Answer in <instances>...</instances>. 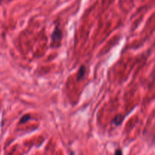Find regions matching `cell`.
Segmentation results:
<instances>
[{
  "label": "cell",
  "mask_w": 155,
  "mask_h": 155,
  "mask_svg": "<svg viewBox=\"0 0 155 155\" xmlns=\"http://www.w3.org/2000/svg\"><path fill=\"white\" fill-rule=\"evenodd\" d=\"M62 37V32L60 28L56 27L54 28V31H53L52 35H51V40H52V43H57L61 40Z\"/></svg>",
  "instance_id": "6da1fadb"
},
{
  "label": "cell",
  "mask_w": 155,
  "mask_h": 155,
  "mask_svg": "<svg viewBox=\"0 0 155 155\" xmlns=\"http://www.w3.org/2000/svg\"><path fill=\"white\" fill-rule=\"evenodd\" d=\"M2 0H0V2H2Z\"/></svg>",
  "instance_id": "52a82bcc"
},
{
  "label": "cell",
  "mask_w": 155,
  "mask_h": 155,
  "mask_svg": "<svg viewBox=\"0 0 155 155\" xmlns=\"http://www.w3.org/2000/svg\"><path fill=\"white\" fill-rule=\"evenodd\" d=\"M31 119V116H30L29 114H27V115H24L21 117V119H20V122L25 123V122H27L29 119Z\"/></svg>",
  "instance_id": "277c9868"
},
{
  "label": "cell",
  "mask_w": 155,
  "mask_h": 155,
  "mask_svg": "<svg viewBox=\"0 0 155 155\" xmlns=\"http://www.w3.org/2000/svg\"><path fill=\"white\" fill-rule=\"evenodd\" d=\"M69 155H75V153H74V152H71Z\"/></svg>",
  "instance_id": "8992f818"
},
{
  "label": "cell",
  "mask_w": 155,
  "mask_h": 155,
  "mask_svg": "<svg viewBox=\"0 0 155 155\" xmlns=\"http://www.w3.org/2000/svg\"><path fill=\"white\" fill-rule=\"evenodd\" d=\"M114 155H123V151L120 148H118L115 150Z\"/></svg>",
  "instance_id": "5b68a950"
},
{
  "label": "cell",
  "mask_w": 155,
  "mask_h": 155,
  "mask_svg": "<svg viewBox=\"0 0 155 155\" xmlns=\"http://www.w3.org/2000/svg\"><path fill=\"white\" fill-rule=\"evenodd\" d=\"M124 117L123 116V115H117V116L115 117L114 119L113 122L114 123L116 126H119V125H120L121 123H122L123 120H124Z\"/></svg>",
  "instance_id": "3957f363"
},
{
  "label": "cell",
  "mask_w": 155,
  "mask_h": 155,
  "mask_svg": "<svg viewBox=\"0 0 155 155\" xmlns=\"http://www.w3.org/2000/svg\"><path fill=\"white\" fill-rule=\"evenodd\" d=\"M86 67H85L84 65H81V66L80 67V68H79L78 70V72H77V81H80L81 79L83 78L85 74H86Z\"/></svg>",
  "instance_id": "7a4b0ae2"
}]
</instances>
